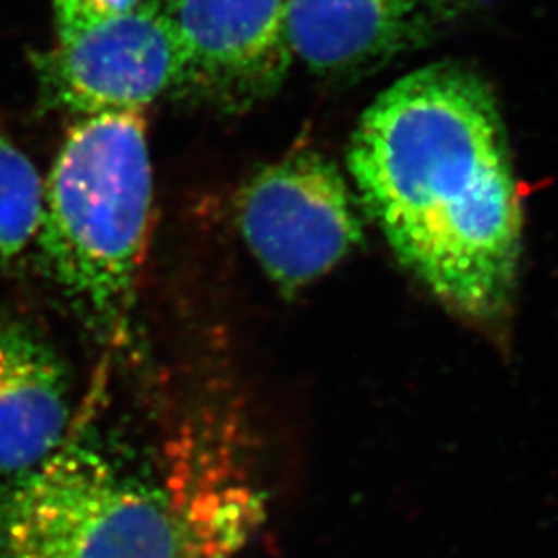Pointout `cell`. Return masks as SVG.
<instances>
[{
	"label": "cell",
	"mask_w": 558,
	"mask_h": 558,
	"mask_svg": "<svg viewBox=\"0 0 558 558\" xmlns=\"http://www.w3.org/2000/svg\"><path fill=\"white\" fill-rule=\"evenodd\" d=\"M143 0H54L59 40L135 9Z\"/></svg>",
	"instance_id": "30bf717a"
},
{
	"label": "cell",
	"mask_w": 558,
	"mask_h": 558,
	"mask_svg": "<svg viewBox=\"0 0 558 558\" xmlns=\"http://www.w3.org/2000/svg\"><path fill=\"white\" fill-rule=\"evenodd\" d=\"M151 214L154 172L143 112L81 117L44 182L36 240L50 276L101 325L129 308Z\"/></svg>",
	"instance_id": "7a4b0ae2"
},
{
	"label": "cell",
	"mask_w": 558,
	"mask_h": 558,
	"mask_svg": "<svg viewBox=\"0 0 558 558\" xmlns=\"http://www.w3.org/2000/svg\"><path fill=\"white\" fill-rule=\"evenodd\" d=\"M69 435L59 354L29 323L0 315V480L34 470Z\"/></svg>",
	"instance_id": "ba28073f"
},
{
	"label": "cell",
	"mask_w": 558,
	"mask_h": 558,
	"mask_svg": "<svg viewBox=\"0 0 558 558\" xmlns=\"http://www.w3.org/2000/svg\"><path fill=\"white\" fill-rule=\"evenodd\" d=\"M38 69L44 96L81 117L143 112L182 81L179 44L156 0L59 40Z\"/></svg>",
	"instance_id": "5b68a950"
},
{
	"label": "cell",
	"mask_w": 558,
	"mask_h": 558,
	"mask_svg": "<svg viewBox=\"0 0 558 558\" xmlns=\"http://www.w3.org/2000/svg\"><path fill=\"white\" fill-rule=\"evenodd\" d=\"M458 0H286L292 57L323 77L368 73L430 40Z\"/></svg>",
	"instance_id": "52a82bcc"
},
{
	"label": "cell",
	"mask_w": 558,
	"mask_h": 558,
	"mask_svg": "<svg viewBox=\"0 0 558 558\" xmlns=\"http://www.w3.org/2000/svg\"><path fill=\"white\" fill-rule=\"evenodd\" d=\"M348 170L401 267L459 319L502 329L518 292L523 207L488 83L458 62L403 75L362 112Z\"/></svg>",
	"instance_id": "6da1fadb"
},
{
	"label": "cell",
	"mask_w": 558,
	"mask_h": 558,
	"mask_svg": "<svg viewBox=\"0 0 558 558\" xmlns=\"http://www.w3.org/2000/svg\"><path fill=\"white\" fill-rule=\"evenodd\" d=\"M182 60L180 89L228 108L276 94L294 57L286 0H156Z\"/></svg>",
	"instance_id": "8992f818"
},
{
	"label": "cell",
	"mask_w": 558,
	"mask_h": 558,
	"mask_svg": "<svg viewBox=\"0 0 558 558\" xmlns=\"http://www.w3.org/2000/svg\"><path fill=\"white\" fill-rule=\"evenodd\" d=\"M236 218L251 255L286 296L329 276L364 244L356 197L317 149L260 168L240 191Z\"/></svg>",
	"instance_id": "277c9868"
},
{
	"label": "cell",
	"mask_w": 558,
	"mask_h": 558,
	"mask_svg": "<svg viewBox=\"0 0 558 558\" xmlns=\"http://www.w3.org/2000/svg\"><path fill=\"white\" fill-rule=\"evenodd\" d=\"M44 182L0 122V260L17 259L40 230Z\"/></svg>",
	"instance_id": "9c48e42d"
},
{
	"label": "cell",
	"mask_w": 558,
	"mask_h": 558,
	"mask_svg": "<svg viewBox=\"0 0 558 558\" xmlns=\"http://www.w3.org/2000/svg\"><path fill=\"white\" fill-rule=\"evenodd\" d=\"M0 558H184V539L158 488L69 435L0 480Z\"/></svg>",
	"instance_id": "3957f363"
}]
</instances>
